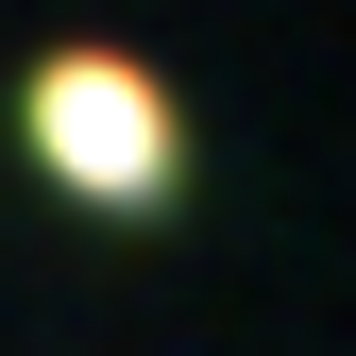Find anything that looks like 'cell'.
I'll list each match as a JSON object with an SVG mask.
<instances>
[{
    "mask_svg": "<svg viewBox=\"0 0 356 356\" xmlns=\"http://www.w3.org/2000/svg\"><path fill=\"white\" fill-rule=\"evenodd\" d=\"M17 119H34V170L85 187V204H119V220L187 187V119H170V85L136 51H51V68L17 85Z\"/></svg>",
    "mask_w": 356,
    "mask_h": 356,
    "instance_id": "cell-1",
    "label": "cell"
}]
</instances>
